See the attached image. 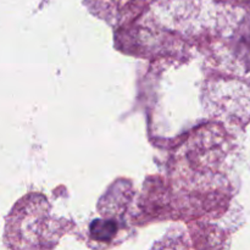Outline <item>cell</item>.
<instances>
[{
  "instance_id": "obj_2",
  "label": "cell",
  "mask_w": 250,
  "mask_h": 250,
  "mask_svg": "<svg viewBox=\"0 0 250 250\" xmlns=\"http://www.w3.org/2000/svg\"><path fill=\"white\" fill-rule=\"evenodd\" d=\"M90 237L97 242H109L117 232V224L114 220H94L89 226Z\"/></svg>"
},
{
  "instance_id": "obj_1",
  "label": "cell",
  "mask_w": 250,
  "mask_h": 250,
  "mask_svg": "<svg viewBox=\"0 0 250 250\" xmlns=\"http://www.w3.org/2000/svg\"><path fill=\"white\" fill-rule=\"evenodd\" d=\"M50 207L42 194L26 195L14 207L6 219L5 244L14 249L51 248L48 242H58L61 233L50 219Z\"/></svg>"
}]
</instances>
